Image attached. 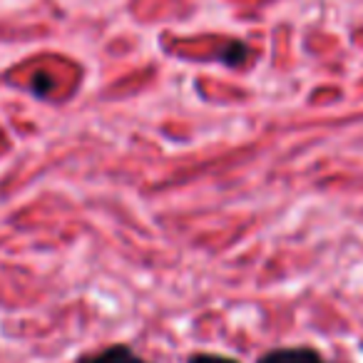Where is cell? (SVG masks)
I'll list each match as a JSON object with an SVG mask.
<instances>
[{
	"instance_id": "obj_1",
	"label": "cell",
	"mask_w": 363,
	"mask_h": 363,
	"mask_svg": "<svg viewBox=\"0 0 363 363\" xmlns=\"http://www.w3.org/2000/svg\"><path fill=\"white\" fill-rule=\"evenodd\" d=\"M257 363H326V361L313 348L296 346V348H274V351L264 353Z\"/></svg>"
},
{
	"instance_id": "obj_2",
	"label": "cell",
	"mask_w": 363,
	"mask_h": 363,
	"mask_svg": "<svg viewBox=\"0 0 363 363\" xmlns=\"http://www.w3.org/2000/svg\"><path fill=\"white\" fill-rule=\"evenodd\" d=\"M77 363H150L145 358H140L130 346H110V348H102L97 353H90V356L80 358Z\"/></svg>"
},
{
	"instance_id": "obj_3",
	"label": "cell",
	"mask_w": 363,
	"mask_h": 363,
	"mask_svg": "<svg viewBox=\"0 0 363 363\" xmlns=\"http://www.w3.org/2000/svg\"><path fill=\"white\" fill-rule=\"evenodd\" d=\"M189 363H239V361L227 356H217V353H197V356L189 358Z\"/></svg>"
},
{
	"instance_id": "obj_4",
	"label": "cell",
	"mask_w": 363,
	"mask_h": 363,
	"mask_svg": "<svg viewBox=\"0 0 363 363\" xmlns=\"http://www.w3.org/2000/svg\"><path fill=\"white\" fill-rule=\"evenodd\" d=\"M43 77H45V75H38L35 80H33V90H35L38 95H45V92L50 90V82L43 80Z\"/></svg>"
}]
</instances>
